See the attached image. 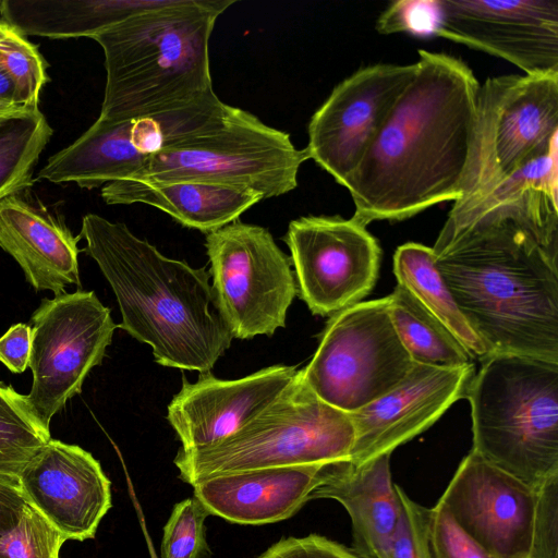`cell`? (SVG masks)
I'll return each mask as SVG.
<instances>
[{
    "instance_id": "cell-16",
    "label": "cell",
    "mask_w": 558,
    "mask_h": 558,
    "mask_svg": "<svg viewBox=\"0 0 558 558\" xmlns=\"http://www.w3.org/2000/svg\"><path fill=\"white\" fill-rule=\"evenodd\" d=\"M474 374L473 363L460 367L414 363L392 390L349 413L354 428L349 462L359 465L392 453L429 428L453 403L465 398Z\"/></svg>"
},
{
    "instance_id": "cell-36",
    "label": "cell",
    "mask_w": 558,
    "mask_h": 558,
    "mask_svg": "<svg viewBox=\"0 0 558 558\" xmlns=\"http://www.w3.org/2000/svg\"><path fill=\"white\" fill-rule=\"evenodd\" d=\"M32 327L15 324L0 337V362L14 374L23 373L29 363Z\"/></svg>"
},
{
    "instance_id": "cell-33",
    "label": "cell",
    "mask_w": 558,
    "mask_h": 558,
    "mask_svg": "<svg viewBox=\"0 0 558 558\" xmlns=\"http://www.w3.org/2000/svg\"><path fill=\"white\" fill-rule=\"evenodd\" d=\"M430 545L434 558H498L470 536L440 501L430 508Z\"/></svg>"
},
{
    "instance_id": "cell-32",
    "label": "cell",
    "mask_w": 558,
    "mask_h": 558,
    "mask_svg": "<svg viewBox=\"0 0 558 558\" xmlns=\"http://www.w3.org/2000/svg\"><path fill=\"white\" fill-rule=\"evenodd\" d=\"M440 22L439 0H398L376 21L383 35L407 33L416 37L436 36Z\"/></svg>"
},
{
    "instance_id": "cell-10",
    "label": "cell",
    "mask_w": 558,
    "mask_h": 558,
    "mask_svg": "<svg viewBox=\"0 0 558 558\" xmlns=\"http://www.w3.org/2000/svg\"><path fill=\"white\" fill-rule=\"evenodd\" d=\"M205 247L216 307L233 338L270 337L286 327L296 281L268 229L235 220L208 233Z\"/></svg>"
},
{
    "instance_id": "cell-14",
    "label": "cell",
    "mask_w": 558,
    "mask_h": 558,
    "mask_svg": "<svg viewBox=\"0 0 558 558\" xmlns=\"http://www.w3.org/2000/svg\"><path fill=\"white\" fill-rule=\"evenodd\" d=\"M436 36L500 57L525 75L558 74V0H439Z\"/></svg>"
},
{
    "instance_id": "cell-30",
    "label": "cell",
    "mask_w": 558,
    "mask_h": 558,
    "mask_svg": "<svg viewBox=\"0 0 558 558\" xmlns=\"http://www.w3.org/2000/svg\"><path fill=\"white\" fill-rule=\"evenodd\" d=\"M63 536L29 504L0 536V558H60Z\"/></svg>"
},
{
    "instance_id": "cell-31",
    "label": "cell",
    "mask_w": 558,
    "mask_h": 558,
    "mask_svg": "<svg viewBox=\"0 0 558 558\" xmlns=\"http://www.w3.org/2000/svg\"><path fill=\"white\" fill-rule=\"evenodd\" d=\"M400 518L381 558H434L430 545V509L414 501L397 485Z\"/></svg>"
},
{
    "instance_id": "cell-34",
    "label": "cell",
    "mask_w": 558,
    "mask_h": 558,
    "mask_svg": "<svg viewBox=\"0 0 558 558\" xmlns=\"http://www.w3.org/2000/svg\"><path fill=\"white\" fill-rule=\"evenodd\" d=\"M535 512L526 558H558V475L535 488Z\"/></svg>"
},
{
    "instance_id": "cell-17",
    "label": "cell",
    "mask_w": 558,
    "mask_h": 558,
    "mask_svg": "<svg viewBox=\"0 0 558 558\" xmlns=\"http://www.w3.org/2000/svg\"><path fill=\"white\" fill-rule=\"evenodd\" d=\"M27 502L65 541L93 538L111 508V483L80 446L50 438L19 473Z\"/></svg>"
},
{
    "instance_id": "cell-3",
    "label": "cell",
    "mask_w": 558,
    "mask_h": 558,
    "mask_svg": "<svg viewBox=\"0 0 558 558\" xmlns=\"http://www.w3.org/2000/svg\"><path fill=\"white\" fill-rule=\"evenodd\" d=\"M81 239L112 288L119 328L167 367L210 372L233 336L216 307L209 274L162 255L122 222L83 217Z\"/></svg>"
},
{
    "instance_id": "cell-12",
    "label": "cell",
    "mask_w": 558,
    "mask_h": 558,
    "mask_svg": "<svg viewBox=\"0 0 558 558\" xmlns=\"http://www.w3.org/2000/svg\"><path fill=\"white\" fill-rule=\"evenodd\" d=\"M299 296L314 315L331 316L374 288L381 257L377 240L352 218L305 216L283 238Z\"/></svg>"
},
{
    "instance_id": "cell-22",
    "label": "cell",
    "mask_w": 558,
    "mask_h": 558,
    "mask_svg": "<svg viewBox=\"0 0 558 558\" xmlns=\"http://www.w3.org/2000/svg\"><path fill=\"white\" fill-rule=\"evenodd\" d=\"M109 205L146 204L171 216L183 227L203 233L216 231L240 218L263 197L254 192L217 184L175 181L119 180L101 189Z\"/></svg>"
},
{
    "instance_id": "cell-8",
    "label": "cell",
    "mask_w": 558,
    "mask_h": 558,
    "mask_svg": "<svg viewBox=\"0 0 558 558\" xmlns=\"http://www.w3.org/2000/svg\"><path fill=\"white\" fill-rule=\"evenodd\" d=\"M558 148V74L502 75L478 87L473 150L461 196L469 204Z\"/></svg>"
},
{
    "instance_id": "cell-4",
    "label": "cell",
    "mask_w": 558,
    "mask_h": 558,
    "mask_svg": "<svg viewBox=\"0 0 558 558\" xmlns=\"http://www.w3.org/2000/svg\"><path fill=\"white\" fill-rule=\"evenodd\" d=\"M235 0H171L94 35L106 86L99 120L122 122L190 106L214 94L209 40Z\"/></svg>"
},
{
    "instance_id": "cell-5",
    "label": "cell",
    "mask_w": 558,
    "mask_h": 558,
    "mask_svg": "<svg viewBox=\"0 0 558 558\" xmlns=\"http://www.w3.org/2000/svg\"><path fill=\"white\" fill-rule=\"evenodd\" d=\"M480 362L465 395L472 450L536 488L558 475V363L517 354Z\"/></svg>"
},
{
    "instance_id": "cell-18",
    "label": "cell",
    "mask_w": 558,
    "mask_h": 558,
    "mask_svg": "<svg viewBox=\"0 0 558 558\" xmlns=\"http://www.w3.org/2000/svg\"><path fill=\"white\" fill-rule=\"evenodd\" d=\"M296 366L274 365L238 379L202 373L195 383L183 376L167 408V420L182 449L214 445L235 433L267 408L292 381Z\"/></svg>"
},
{
    "instance_id": "cell-23",
    "label": "cell",
    "mask_w": 558,
    "mask_h": 558,
    "mask_svg": "<svg viewBox=\"0 0 558 558\" xmlns=\"http://www.w3.org/2000/svg\"><path fill=\"white\" fill-rule=\"evenodd\" d=\"M171 0H1L2 21L24 36L93 37Z\"/></svg>"
},
{
    "instance_id": "cell-20",
    "label": "cell",
    "mask_w": 558,
    "mask_h": 558,
    "mask_svg": "<svg viewBox=\"0 0 558 558\" xmlns=\"http://www.w3.org/2000/svg\"><path fill=\"white\" fill-rule=\"evenodd\" d=\"M64 221L15 193L0 201V247L21 266L36 290L65 293L81 287L78 247Z\"/></svg>"
},
{
    "instance_id": "cell-35",
    "label": "cell",
    "mask_w": 558,
    "mask_h": 558,
    "mask_svg": "<svg viewBox=\"0 0 558 558\" xmlns=\"http://www.w3.org/2000/svg\"><path fill=\"white\" fill-rule=\"evenodd\" d=\"M258 558H361L352 549L318 534L289 537L269 547Z\"/></svg>"
},
{
    "instance_id": "cell-2",
    "label": "cell",
    "mask_w": 558,
    "mask_h": 558,
    "mask_svg": "<svg viewBox=\"0 0 558 558\" xmlns=\"http://www.w3.org/2000/svg\"><path fill=\"white\" fill-rule=\"evenodd\" d=\"M416 71L345 189L352 219L403 220L461 196L476 129L480 84L446 53L418 50Z\"/></svg>"
},
{
    "instance_id": "cell-7",
    "label": "cell",
    "mask_w": 558,
    "mask_h": 558,
    "mask_svg": "<svg viewBox=\"0 0 558 558\" xmlns=\"http://www.w3.org/2000/svg\"><path fill=\"white\" fill-rule=\"evenodd\" d=\"M307 159L306 149H298L288 133L233 107L220 124L166 148L126 180L204 182L265 199L293 191Z\"/></svg>"
},
{
    "instance_id": "cell-11",
    "label": "cell",
    "mask_w": 558,
    "mask_h": 558,
    "mask_svg": "<svg viewBox=\"0 0 558 558\" xmlns=\"http://www.w3.org/2000/svg\"><path fill=\"white\" fill-rule=\"evenodd\" d=\"M31 320L33 384L26 398L49 428L52 416L101 363L118 325L95 292L84 290L44 299Z\"/></svg>"
},
{
    "instance_id": "cell-6",
    "label": "cell",
    "mask_w": 558,
    "mask_h": 558,
    "mask_svg": "<svg viewBox=\"0 0 558 558\" xmlns=\"http://www.w3.org/2000/svg\"><path fill=\"white\" fill-rule=\"evenodd\" d=\"M354 428L349 413L320 400L302 371L260 413L227 438L180 448L179 477L194 483L227 473L349 461Z\"/></svg>"
},
{
    "instance_id": "cell-26",
    "label": "cell",
    "mask_w": 558,
    "mask_h": 558,
    "mask_svg": "<svg viewBox=\"0 0 558 558\" xmlns=\"http://www.w3.org/2000/svg\"><path fill=\"white\" fill-rule=\"evenodd\" d=\"M52 133L38 107L0 118V201L32 184L33 170Z\"/></svg>"
},
{
    "instance_id": "cell-28",
    "label": "cell",
    "mask_w": 558,
    "mask_h": 558,
    "mask_svg": "<svg viewBox=\"0 0 558 558\" xmlns=\"http://www.w3.org/2000/svg\"><path fill=\"white\" fill-rule=\"evenodd\" d=\"M46 69L37 47L0 20V70L13 81L24 105L37 107L39 93L49 80Z\"/></svg>"
},
{
    "instance_id": "cell-21",
    "label": "cell",
    "mask_w": 558,
    "mask_h": 558,
    "mask_svg": "<svg viewBox=\"0 0 558 558\" xmlns=\"http://www.w3.org/2000/svg\"><path fill=\"white\" fill-rule=\"evenodd\" d=\"M385 453L365 463L349 461L324 466L323 482L310 499L337 500L352 524L353 548L361 558H381L400 518V498Z\"/></svg>"
},
{
    "instance_id": "cell-19",
    "label": "cell",
    "mask_w": 558,
    "mask_h": 558,
    "mask_svg": "<svg viewBox=\"0 0 558 558\" xmlns=\"http://www.w3.org/2000/svg\"><path fill=\"white\" fill-rule=\"evenodd\" d=\"M326 464L251 470L215 475L194 483L197 497L210 514L239 524L282 521L311 500L323 482Z\"/></svg>"
},
{
    "instance_id": "cell-25",
    "label": "cell",
    "mask_w": 558,
    "mask_h": 558,
    "mask_svg": "<svg viewBox=\"0 0 558 558\" xmlns=\"http://www.w3.org/2000/svg\"><path fill=\"white\" fill-rule=\"evenodd\" d=\"M387 296L395 331L414 363L436 367L472 363L463 344L403 286L398 283Z\"/></svg>"
},
{
    "instance_id": "cell-13",
    "label": "cell",
    "mask_w": 558,
    "mask_h": 558,
    "mask_svg": "<svg viewBox=\"0 0 558 558\" xmlns=\"http://www.w3.org/2000/svg\"><path fill=\"white\" fill-rule=\"evenodd\" d=\"M415 71V63H379L339 83L310 120V159L345 186Z\"/></svg>"
},
{
    "instance_id": "cell-15",
    "label": "cell",
    "mask_w": 558,
    "mask_h": 558,
    "mask_svg": "<svg viewBox=\"0 0 558 558\" xmlns=\"http://www.w3.org/2000/svg\"><path fill=\"white\" fill-rule=\"evenodd\" d=\"M535 500V488L471 449L438 501L496 557L526 558Z\"/></svg>"
},
{
    "instance_id": "cell-39",
    "label": "cell",
    "mask_w": 558,
    "mask_h": 558,
    "mask_svg": "<svg viewBox=\"0 0 558 558\" xmlns=\"http://www.w3.org/2000/svg\"><path fill=\"white\" fill-rule=\"evenodd\" d=\"M28 108H33V107L0 100V118H4V117L11 116V114L24 111Z\"/></svg>"
},
{
    "instance_id": "cell-9",
    "label": "cell",
    "mask_w": 558,
    "mask_h": 558,
    "mask_svg": "<svg viewBox=\"0 0 558 558\" xmlns=\"http://www.w3.org/2000/svg\"><path fill=\"white\" fill-rule=\"evenodd\" d=\"M414 362L388 313V296L361 301L330 316L302 371L324 402L352 413L399 385Z\"/></svg>"
},
{
    "instance_id": "cell-1",
    "label": "cell",
    "mask_w": 558,
    "mask_h": 558,
    "mask_svg": "<svg viewBox=\"0 0 558 558\" xmlns=\"http://www.w3.org/2000/svg\"><path fill=\"white\" fill-rule=\"evenodd\" d=\"M558 190L520 170L450 210L435 266L487 356L558 363Z\"/></svg>"
},
{
    "instance_id": "cell-27",
    "label": "cell",
    "mask_w": 558,
    "mask_h": 558,
    "mask_svg": "<svg viewBox=\"0 0 558 558\" xmlns=\"http://www.w3.org/2000/svg\"><path fill=\"white\" fill-rule=\"evenodd\" d=\"M50 438L26 395L0 380V472L19 475Z\"/></svg>"
},
{
    "instance_id": "cell-24",
    "label": "cell",
    "mask_w": 558,
    "mask_h": 558,
    "mask_svg": "<svg viewBox=\"0 0 558 558\" xmlns=\"http://www.w3.org/2000/svg\"><path fill=\"white\" fill-rule=\"evenodd\" d=\"M434 260L432 247L413 242L399 246L393 256L398 283L444 324L473 359L482 361L487 351L459 311Z\"/></svg>"
},
{
    "instance_id": "cell-38",
    "label": "cell",
    "mask_w": 558,
    "mask_h": 558,
    "mask_svg": "<svg viewBox=\"0 0 558 558\" xmlns=\"http://www.w3.org/2000/svg\"><path fill=\"white\" fill-rule=\"evenodd\" d=\"M0 100L26 106L22 102L20 93L13 81L0 70ZM29 107V106H28Z\"/></svg>"
},
{
    "instance_id": "cell-37",
    "label": "cell",
    "mask_w": 558,
    "mask_h": 558,
    "mask_svg": "<svg viewBox=\"0 0 558 558\" xmlns=\"http://www.w3.org/2000/svg\"><path fill=\"white\" fill-rule=\"evenodd\" d=\"M27 504L19 475L0 472V536L15 525Z\"/></svg>"
},
{
    "instance_id": "cell-29",
    "label": "cell",
    "mask_w": 558,
    "mask_h": 558,
    "mask_svg": "<svg viewBox=\"0 0 558 558\" xmlns=\"http://www.w3.org/2000/svg\"><path fill=\"white\" fill-rule=\"evenodd\" d=\"M208 515L195 496L175 504L163 526L161 558H210L205 526Z\"/></svg>"
}]
</instances>
